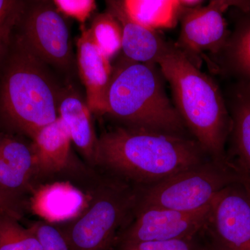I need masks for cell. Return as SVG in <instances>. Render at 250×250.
<instances>
[{
    "instance_id": "d6986e66",
    "label": "cell",
    "mask_w": 250,
    "mask_h": 250,
    "mask_svg": "<svg viewBox=\"0 0 250 250\" xmlns=\"http://www.w3.org/2000/svg\"><path fill=\"white\" fill-rule=\"evenodd\" d=\"M89 29L94 42L110 60L122 49L123 29L114 15H98Z\"/></svg>"
},
{
    "instance_id": "8992f818",
    "label": "cell",
    "mask_w": 250,
    "mask_h": 250,
    "mask_svg": "<svg viewBox=\"0 0 250 250\" xmlns=\"http://www.w3.org/2000/svg\"><path fill=\"white\" fill-rule=\"evenodd\" d=\"M241 180L233 164L209 160L140 188L136 208L157 207L182 212H195L211 203L225 188Z\"/></svg>"
},
{
    "instance_id": "7402d4cb",
    "label": "cell",
    "mask_w": 250,
    "mask_h": 250,
    "mask_svg": "<svg viewBox=\"0 0 250 250\" xmlns=\"http://www.w3.org/2000/svg\"><path fill=\"white\" fill-rule=\"evenodd\" d=\"M30 229L39 238L43 250H70L59 227L46 221H39Z\"/></svg>"
},
{
    "instance_id": "484cf974",
    "label": "cell",
    "mask_w": 250,
    "mask_h": 250,
    "mask_svg": "<svg viewBox=\"0 0 250 250\" xmlns=\"http://www.w3.org/2000/svg\"><path fill=\"white\" fill-rule=\"evenodd\" d=\"M206 232L208 237V250H225L215 238L207 232V228Z\"/></svg>"
},
{
    "instance_id": "7c38bea8",
    "label": "cell",
    "mask_w": 250,
    "mask_h": 250,
    "mask_svg": "<svg viewBox=\"0 0 250 250\" xmlns=\"http://www.w3.org/2000/svg\"><path fill=\"white\" fill-rule=\"evenodd\" d=\"M36 175L32 147L12 138L0 139V193L19 201Z\"/></svg>"
},
{
    "instance_id": "277c9868",
    "label": "cell",
    "mask_w": 250,
    "mask_h": 250,
    "mask_svg": "<svg viewBox=\"0 0 250 250\" xmlns=\"http://www.w3.org/2000/svg\"><path fill=\"white\" fill-rule=\"evenodd\" d=\"M21 53L11 62L1 90V105L8 119L32 139L59 118L61 93L44 62L23 42Z\"/></svg>"
},
{
    "instance_id": "9c48e42d",
    "label": "cell",
    "mask_w": 250,
    "mask_h": 250,
    "mask_svg": "<svg viewBox=\"0 0 250 250\" xmlns=\"http://www.w3.org/2000/svg\"><path fill=\"white\" fill-rule=\"evenodd\" d=\"M207 231L225 250H250V202L241 180L212 200Z\"/></svg>"
},
{
    "instance_id": "ac0fdd59",
    "label": "cell",
    "mask_w": 250,
    "mask_h": 250,
    "mask_svg": "<svg viewBox=\"0 0 250 250\" xmlns=\"http://www.w3.org/2000/svg\"><path fill=\"white\" fill-rule=\"evenodd\" d=\"M119 4L131 21L152 30L174 28L183 10L179 0H126Z\"/></svg>"
},
{
    "instance_id": "83f0119b",
    "label": "cell",
    "mask_w": 250,
    "mask_h": 250,
    "mask_svg": "<svg viewBox=\"0 0 250 250\" xmlns=\"http://www.w3.org/2000/svg\"></svg>"
},
{
    "instance_id": "cb8c5ba5",
    "label": "cell",
    "mask_w": 250,
    "mask_h": 250,
    "mask_svg": "<svg viewBox=\"0 0 250 250\" xmlns=\"http://www.w3.org/2000/svg\"><path fill=\"white\" fill-rule=\"evenodd\" d=\"M19 4L15 1L0 0V54L11 28L17 20Z\"/></svg>"
},
{
    "instance_id": "6da1fadb",
    "label": "cell",
    "mask_w": 250,
    "mask_h": 250,
    "mask_svg": "<svg viewBox=\"0 0 250 250\" xmlns=\"http://www.w3.org/2000/svg\"><path fill=\"white\" fill-rule=\"evenodd\" d=\"M209 159L190 136L119 126L98 140L97 165L140 188Z\"/></svg>"
},
{
    "instance_id": "4316f807",
    "label": "cell",
    "mask_w": 250,
    "mask_h": 250,
    "mask_svg": "<svg viewBox=\"0 0 250 250\" xmlns=\"http://www.w3.org/2000/svg\"><path fill=\"white\" fill-rule=\"evenodd\" d=\"M241 182L246 189L247 194H248V197L250 202V180L246 178V177H242L241 175Z\"/></svg>"
},
{
    "instance_id": "3957f363",
    "label": "cell",
    "mask_w": 250,
    "mask_h": 250,
    "mask_svg": "<svg viewBox=\"0 0 250 250\" xmlns=\"http://www.w3.org/2000/svg\"><path fill=\"white\" fill-rule=\"evenodd\" d=\"M165 80L157 64L123 59L113 68L105 114L126 127L189 136L166 94Z\"/></svg>"
},
{
    "instance_id": "7a4b0ae2",
    "label": "cell",
    "mask_w": 250,
    "mask_h": 250,
    "mask_svg": "<svg viewBox=\"0 0 250 250\" xmlns=\"http://www.w3.org/2000/svg\"><path fill=\"white\" fill-rule=\"evenodd\" d=\"M156 64L172 90L174 106L188 131L210 160L229 164L225 145L231 131L227 102L216 82L176 44L168 42Z\"/></svg>"
},
{
    "instance_id": "5bb4252c",
    "label": "cell",
    "mask_w": 250,
    "mask_h": 250,
    "mask_svg": "<svg viewBox=\"0 0 250 250\" xmlns=\"http://www.w3.org/2000/svg\"><path fill=\"white\" fill-rule=\"evenodd\" d=\"M231 117L232 150L236 156L237 170L250 180V83L236 82L227 103Z\"/></svg>"
},
{
    "instance_id": "5b68a950",
    "label": "cell",
    "mask_w": 250,
    "mask_h": 250,
    "mask_svg": "<svg viewBox=\"0 0 250 250\" xmlns=\"http://www.w3.org/2000/svg\"><path fill=\"white\" fill-rule=\"evenodd\" d=\"M139 188L111 175L100 184L83 210L60 228L70 250H112L134 216Z\"/></svg>"
},
{
    "instance_id": "9a60e30c",
    "label": "cell",
    "mask_w": 250,
    "mask_h": 250,
    "mask_svg": "<svg viewBox=\"0 0 250 250\" xmlns=\"http://www.w3.org/2000/svg\"><path fill=\"white\" fill-rule=\"evenodd\" d=\"M32 141L36 174L57 173L67 167L72 140L68 130L59 117L39 130Z\"/></svg>"
},
{
    "instance_id": "4fadbf2b",
    "label": "cell",
    "mask_w": 250,
    "mask_h": 250,
    "mask_svg": "<svg viewBox=\"0 0 250 250\" xmlns=\"http://www.w3.org/2000/svg\"><path fill=\"white\" fill-rule=\"evenodd\" d=\"M87 103L75 93L62 94L59 104V116L63 122L75 144L92 165H97L98 138Z\"/></svg>"
},
{
    "instance_id": "d4e9b609",
    "label": "cell",
    "mask_w": 250,
    "mask_h": 250,
    "mask_svg": "<svg viewBox=\"0 0 250 250\" xmlns=\"http://www.w3.org/2000/svg\"><path fill=\"white\" fill-rule=\"evenodd\" d=\"M0 215H7L17 220L21 219L22 213L19 201L0 193Z\"/></svg>"
},
{
    "instance_id": "ffe728a7",
    "label": "cell",
    "mask_w": 250,
    "mask_h": 250,
    "mask_svg": "<svg viewBox=\"0 0 250 250\" xmlns=\"http://www.w3.org/2000/svg\"><path fill=\"white\" fill-rule=\"evenodd\" d=\"M0 250H43L39 238L16 219L0 215Z\"/></svg>"
},
{
    "instance_id": "603a6c76",
    "label": "cell",
    "mask_w": 250,
    "mask_h": 250,
    "mask_svg": "<svg viewBox=\"0 0 250 250\" xmlns=\"http://www.w3.org/2000/svg\"><path fill=\"white\" fill-rule=\"evenodd\" d=\"M59 13L66 15L83 23L96 9L93 0H55L54 1Z\"/></svg>"
},
{
    "instance_id": "e0dca14e",
    "label": "cell",
    "mask_w": 250,
    "mask_h": 250,
    "mask_svg": "<svg viewBox=\"0 0 250 250\" xmlns=\"http://www.w3.org/2000/svg\"><path fill=\"white\" fill-rule=\"evenodd\" d=\"M236 14L233 31L219 55L227 73L250 83V8L237 9Z\"/></svg>"
},
{
    "instance_id": "30bf717a",
    "label": "cell",
    "mask_w": 250,
    "mask_h": 250,
    "mask_svg": "<svg viewBox=\"0 0 250 250\" xmlns=\"http://www.w3.org/2000/svg\"><path fill=\"white\" fill-rule=\"evenodd\" d=\"M58 10L49 4L34 8L26 21L23 42L42 62L68 66L72 54L68 28Z\"/></svg>"
},
{
    "instance_id": "ba28073f",
    "label": "cell",
    "mask_w": 250,
    "mask_h": 250,
    "mask_svg": "<svg viewBox=\"0 0 250 250\" xmlns=\"http://www.w3.org/2000/svg\"><path fill=\"white\" fill-rule=\"evenodd\" d=\"M230 1H211L207 6L186 8L181 14V32L176 44L193 63L205 51L220 54L229 37L224 12Z\"/></svg>"
},
{
    "instance_id": "52a82bcc",
    "label": "cell",
    "mask_w": 250,
    "mask_h": 250,
    "mask_svg": "<svg viewBox=\"0 0 250 250\" xmlns=\"http://www.w3.org/2000/svg\"><path fill=\"white\" fill-rule=\"evenodd\" d=\"M210 204L195 212H182L157 207L136 208L131 221L117 236V245L125 243L192 238L208 225ZM115 246V247H116Z\"/></svg>"
},
{
    "instance_id": "44dd1931",
    "label": "cell",
    "mask_w": 250,
    "mask_h": 250,
    "mask_svg": "<svg viewBox=\"0 0 250 250\" xmlns=\"http://www.w3.org/2000/svg\"><path fill=\"white\" fill-rule=\"evenodd\" d=\"M116 250H208V237L206 230L192 238L166 241L125 243L117 245Z\"/></svg>"
},
{
    "instance_id": "8fae6325",
    "label": "cell",
    "mask_w": 250,
    "mask_h": 250,
    "mask_svg": "<svg viewBox=\"0 0 250 250\" xmlns=\"http://www.w3.org/2000/svg\"><path fill=\"white\" fill-rule=\"evenodd\" d=\"M77 49L79 70L86 90L87 105L91 112L105 114L113 71L111 60L95 43L90 29L84 27L77 41Z\"/></svg>"
},
{
    "instance_id": "2e32d148",
    "label": "cell",
    "mask_w": 250,
    "mask_h": 250,
    "mask_svg": "<svg viewBox=\"0 0 250 250\" xmlns=\"http://www.w3.org/2000/svg\"><path fill=\"white\" fill-rule=\"evenodd\" d=\"M114 16L123 29L122 49L125 58L143 63H156L167 47V42L156 30L133 22L123 11L119 1L111 2Z\"/></svg>"
}]
</instances>
